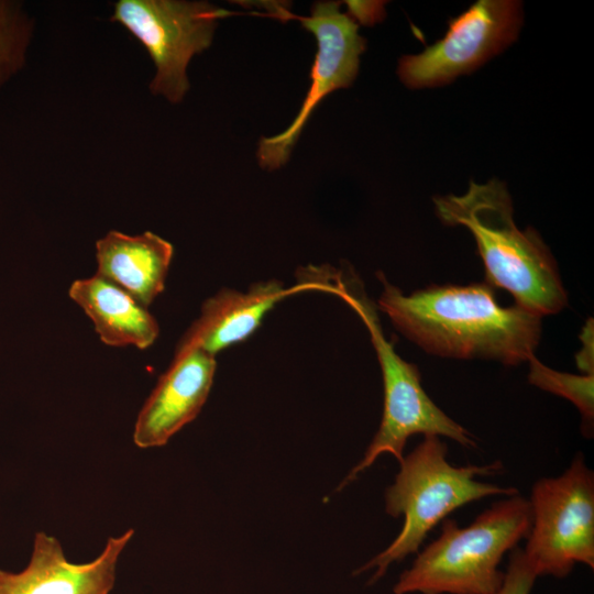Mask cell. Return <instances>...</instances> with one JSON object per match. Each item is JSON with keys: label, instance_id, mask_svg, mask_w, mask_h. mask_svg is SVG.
Masks as SVG:
<instances>
[{"label": "cell", "instance_id": "ac0fdd59", "mask_svg": "<svg viewBox=\"0 0 594 594\" xmlns=\"http://www.w3.org/2000/svg\"><path fill=\"white\" fill-rule=\"evenodd\" d=\"M594 323L590 318L582 328L581 349L575 355L579 370L584 374H594Z\"/></svg>", "mask_w": 594, "mask_h": 594}, {"label": "cell", "instance_id": "2e32d148", "mask_svg": "<svg viewBox=\"0 0 594 594\" xmlns=\"http://www.w3.org/2000/svg\"><path fill=\"white\" fill-rule=\"evenodd\" d=\"M528 382L546 392L573 403L582 416L581 431L587 439L593 437L594 425V374L575 375L552 370L535 355L528 359Z\"/></svg>", "mask_w": 594, "mask_h": 594}, {"label": "cell", "instance_id": "7a4b0ae2", "mask_svg": "<svg viewBox=\"0 0 594 594\" xmlns=\"http://www.w3.org/2000/svg\"><path fill=\"white\" fill-rule=\"evenodd\" d=\"M440 221L465 227L473 235L485 268V282L507 290L515 305L539 317L568 304L556 260L538 232L519 230L506 184L471 182L462 195L433 197Z\"/></svg>", "mask_w": 594, "mask_h": 594}, {"label": "cell", "instance_id": "277c9868", "mask_svg": "<svg viewBox=\"0 0 594 594\" xmlns=\"http://www.w3.org/2000/svg\"><path fill=\"white\" fill-rule=\"evenodd\" d=\"M448 448L437 436H427L402 460L395 482L385 492L386 513L404 516L395 540L372 560L355 570H374L370 584L385 575L391 564L418 553L428 534L455 509L488 496H513L515 487L475 480L503 470L499 461L486 465L454 466L447 460Z\"/></svg>", "mask_w": 594, "mask_h": 594}, {"label": "cell", "instance_id": "6da1fadb", "mask_svg": "<svg viewBox=\"0 0 594 594\" xmlns=\"http://www.w3.org/2000/svg\"><path fill=\"white\" fill-rule=\"evenodd\" d=\"M378 308L396 329L426 352L454 359H488L517 365L535 355L541 317L514 305L502 307L486 282L431 285L409 295L382 272Z\"/></svg>", "mask_w": 594, "mask_h": 594}, {"label": "cell", "instance_id": "5b68a950", "mask_svg": "<svg viewBox=\"0 0 594 594\" xmlns=\"http://www.w3.org/2000/svg\"><path fill=\"white\" fill-rule=\"evenodd\" d=\"M345 301L362 318L371 336L382 371L384 409L381 425L361 460L344 480L343 485L370 468L383 453L393 454L400 463L404 448L413 435L447 437L463 448L477 447L474 437L443 413L421 385L418 367L402 359L383 333L376 307L363 288L351 292Z\"/></svg>", "mask_w": 594, "mask_h": 594}, {"label": "cell", "instance_id": "5bb4252c", "mask_svg": "<svg viewBox=\"0 0 594 594\" xmlns=\"http://www.w3.org/2000/svg\"><path fill=\"white\" fill-rule=\"evenodd\" d=\"M68 294L91 319L105 344L144 350L156 341L160 327L147 307L106 278L95 274L76 279Z\"/></svg>", "mask_w": 594, "mask_h": 594}, {"label": "cell", "instance_id": "8fae6325", "mask_svg": "<svg viewBox=\"0 0 594 594\" xmlns=\"http://www.w3.org/2000/svg\"><path fill=\"white\" fill-rule=\"evenodd\" d=\"M216 369V356L197 348H176L136 417L134 444L140 449L165 446L193 421L209 396Z\"/></svg>", "mask_w": 594, "mask_h": 594}, {"label": "cell", "instance_id": "8992f818", "mask_svg": "<svg viewBox=\"0 0 594 594\" xmlns=\"http://www.w3.org/2000/svg\"><path fill=\"white\" fill-rule=\"evenodd\" d=\"M524 553L538 576L565 578L582 563L594 569V474L582 453L559 476L537 481Z\"/></svg>", "mask_w": 594, "mask_h": 594}, {"label": "cell", "instance_id": "9a60e30c", "mask_svg": "<svg viewBox=\"0 0 594 594\" xmlns=\"http://www.w3.org/2000/svg\"><path fill=\"white\" fill-rule=\"evenodd\" d=\"M34 21L23 3L0 0V90L26 63Z\"/></svg>", "mask_w": 594, "mask_h": 594}, {"label": "cell", "instance_id": "52a82bcc", "mask_svg": "<svg viewBox=\"0 0 594 594\" xmlns=\"http://www.w3.org/2000/svg\"><path fill=\"white\" fill-rule=\"evenodd\" d=\"M227 14L208 1L119 0L110 20L140 41L153 61L150 91L179 103L190 88L189 62L210 47L218 21Z\"/></svg>", "mask_w": 594, "mask_h": 594}, {"label": "cell", "instance_id": "30bf717a", "mask_svg": "<svg viewBox=\"0 0 594 594\" xmlns=\"http://www.w3.org/2000/svg\"><path fill=\"white\" fill-rule=\"evenodd\" d=\"M133 535L134 530L128 529L109 537L94 560L74 563L67 560L55 537L38 531L23 570L0 569V594H110L119 558Z\"/></svg>", "mask_w": 594, "mask_h": 594}, {"label": "cell", "instance_id": "7c38bea8", "mask_svg": "<svg viewBox=\"0 0 594 594\" xmlns=\"http://www.w3.org/2000/svg\"><path fill=\"white\" fill-rule=\"evenodd\" d=\"M287 294L283 283L275 278L256 282L246 292L223 287L202 302L199 317L176 348H197L216 356L248 339Z\"/></svg>", "mask_w": 594, "mask_h": 594}, {"label": "cell", "instance_id": "3957f363", "mask_svg": "<svg viewBox=\"0 0 594 594\" xmlns=\"http://www.w3.org/2000/svg\"><path fill=\"white\" fill-rule=\"evenodd\" d=\"M531 525L530 502L518 494L492 504L466 527L446 518L441 535L417 553L393 592L494 594L504 582V554L527 538Z\"/></svg>", "mask_w": 594, "mask_h": 594}, {"label": "cell", "instance_id": "4fadbf2b", "mask_svg": "<svg viewBox=\"0 0 594 594\" xmlns=\"http://www.w3.org/2000/svg\"><path fill=\"white\" fill-rule=\"evenodd\" d=\"M173 255V244L151 231L111 230L96 242V274L148 307L165 288Z\"/></svg>", "mask_w": 594, "mask_h": 594}, {"label": "cell", "instance_id": "e0dca14e", "mask_svg": "<svg viewBox=\"0 0 594 594\" xmlns=\"http://www.w3.org/2000/svg\"><path fill=\"white\" fill-rule=\"evenodd\" d=\"M538 575L528 562L524 550L514 548L501 588L494 594H530Z\"/></svg>", "mask_w": 594, "mask_h": 594}, {"label": "cell", "instance_id": "9c48e42d", "mask_svg": "<svg viewBox=\"0 0 594 594\" xmlns=\"http://www.w3.org/2000/svg\"><path fill=\"white\" fill-rule=\"evenodd\" d=\"M516 0H480L449 21L442 38L398 62L402 82L413 89L442 86L470 74L510 46L522 25Z\"/></svg>", "mask_w": 594, "mask_h": 594}, {"label": "cell", "instance_id": "ba28073f", "mask_svg": "<svg viewBox=\"0 0 594 594\" xmlns=\"http://www.w3.org/2000/svg\"><path fill=\"white\" fill-rule=\"evenodd\" d=\"M268 16L298 20L317 40V54L310 72V87L293 122L277 135L263 136L258 142L256 157L261 167L274 170L289 158L304 127L319 102L330 92L346 88L354 81L360 56L366 41L359 34L356 21L340 11L336 1H319L311 7L310 15L290 13L280 4H271Z\"/></svg>", "mask_w": 594, "mask_h": 594}]
</instances>
